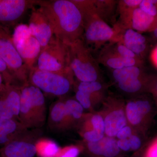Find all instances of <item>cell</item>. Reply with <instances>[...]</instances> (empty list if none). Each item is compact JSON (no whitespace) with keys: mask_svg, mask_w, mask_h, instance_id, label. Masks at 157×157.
I'll return each instance as SVG.
<instances>
[{"mask_svg":"<svg viewBox=\"0 0 157 157\" xmlns=\"http://www.w3.org/2000/svg\"><path fill=\"white\" fill-rule=\"evenodd\" d=\"M37 5L50 23L55 36L68 45L82 39L83 18L72 0L38 1Z\"/></svg>","mask_w":157,"mask_h":157,"instance_id":"obj_1","label":"cell"},{"mask_svg":"<svg viewBox=\"0 0 157 157\" xmlns=\"http://www.w3.org/2000/svg\"><path fill=\"white\" fill-rule=\"evenodd\" d=\"M95 1L82 6L79 9L83 18V39L88 47L99 48L107 42H120L124 31L116 25L111 27L96 13ZM82 38V39H83Z\"/></svg>","mask_w":157,"mask_h":157,"instance_id":"obj_2","label":"cell"},{"mask_svg":"<svg viewBox=\"0 0 157 157\" xmlns=\"http://www.w3.org/2000/svg\"><path fill=\"white\" fill-rule=\"evenodd\" d=\"M70 68L80 82L98 81L100 75L98 62L83 39L69 45Z\"/></svg>","mask_w":157,"mask_h":157,"instance_id":"obj_3","label":"cell"},{"mask_svg":"<svg viewBox=\"0 0 157 157\" xmlns=\"http://www.w3.org/2000/svg\"><path fill=\"white\" fill-rule=\"evenodd\" d=\"M37 62V68L41 71L73 76L70 67L69 45L55 36L41 51Z\"/></svg>","mask_w":157,"mask_h":157,"instance_id":"obj_4","label":"cell"},{"mask_svg":"<svg viewBox=\"0 0 157 157\" xmlns=\"http://www.w3.org/2000/svg\"><path fill=\"white\" fill-rule=\"evenodd\" d=\"M0 57L9 67L17 85L29 83V70L14 46L9 29L0 25Z\"/></svg>","mask_w":157,"mask_h":157,"instance_id":"obj_5","label":"cell"},{"mask_svg":"<svg viewBox=\"0 0 157 157\" xmlns=\"http://www.w3.org/2000/svg\"><path fill=\"white\" fill-rule=\"evenodd\" d=\"M73 76L41 71L34 67L29 71V82L47 94L62 96L69 92Z\"/></svg>","mask_w":157,"mask_h":157,"instance_id":"obj_6","label":"cell"},{"mask_svg":"<svg viewBox=\"0 0 157 157\" xmlns=\"http://www.w3.org/2000/svg\"><path fill=\"white\" fill-rule=\"evenodd\" d=\"M38 1L1 0L0 25L9 29L18 25L28 10L33 8Z\"/></svg>","mask_w":157,"mask_h":157,"instance_id":"obj_7","label":"cell"},{"mask_svg":"<svg viewBox=\"0 0 157 157\" xmlns=\"http://www.w3.org/2000/svg\"><path fill=\"white\" fill-rule=\"evenodd\" d=\"M39 134L28 131L0 149V157H34Z\"/></svg>","mask_w":157,"mask_h":157,"instance_id":"obj_8","label":"cell"},{"mask_svg":"<svg viewBox=\"0 0 157 157\" xmlns=\"http://www.w3.org/2000/svg\"><path fill=\"white\" fill-rule=\"evenodd\" d=\"M21 90L12 84H5L0 90V118L19 120Z\"/></svg>","mask_w":157,"mask_h":157,"instance_id":"obj_9","label":"cell"},{"mask_svg":"<svg viewBox=\"0 0 157 157\" xmlns=\"http://www.w3.org/2000/svg\"><path fill=\"white\" fill-rule=\"evenodd\" d=\"M28 26L31 35L39 41L42 50L48 45L55 36L50 23L39 9H33Z\"/></svg>","mask_w":157,"mask_h":157,"instance_id":"obj_10","label":"cell"},{"mask_svg":"<svg viewBox=\"0 0 157 157\" xmlns=\"http://www.w3.org/2000/svg\"><path fill=\"white\" fill-rule=\"evenodd\" d=\"M26 93L29 101L30 105L39 128L45 124L46 118V104L45 97L42 91L29 83L21 87Z\"/></svg>","mask_w":157,"mask_h":157,"instance_id":"obj_11","label":"cell"},{"mask_svg":"<svg viewBox=\"0 0 157 157\" xmlns=\"http://www.w3.org/2000/svg\"><path fill=\"white\" fill-rule=\"evenodd\" d=\"M23 61L29 70L35 67L42 47L35 37L30 36L25 39L14 43Z\"/></svg>","mask_w":157,"mask_h":157,"instance_id":"obj_12","label":"cell"},{"mask_svg":"<svg viewBox=\"0 0 157 157\" xmlns=\"http://www.w3.org/2000/svg\"><path fill=\"white\" fill-rule=\"evenodd\" d=\"M28 131V129L17 120L0 118V145L4 146Z\"/></svg>","mask_w":157,"mask_h":157,"instance_id":"obj_13","label":"cell"},{"mask_svg":"<svg viewBox=\"0 0 157 157\" xmlns=\"http://www.w3.org/2000/svg\"><path fill=\"white\" fill-rule=\"evenodd\" d=\"M140 57L145 54L147 46L145 37L132 29L125 30L120 42Z\"/></svg>","mask_w":157,"mask_h":157,"instance_id":"obj_14","label":"cell"},{"mask_svg":"<svg viewBox=\"0 0 157 157\" xmlns=\"http://www.w3.org/2000/svg\"><path fill=\"white\" fill-rule=\"evenodd\" d=\"M157 28V16H152L139 8L135 9L131 18L130 29L139 33L153 32Z\"/></svg>","mask_w":157,"mask_h":157,"instance_id":"obj_15","label":"cell"},{"mask_svg":"<svg viewBox=\"0 0 157 157\" xmlns=\"http://www.w3.org/2000/svg\"><path fill=\"white\" fill-rule=\"evenodd\" d=\"M105 134L107 137L116 136L121 129L127 125L125 112L122 109H117L109 112L104 118Z\"/></svg>","mask_w":157,"mask_h":157,"instance_id":"obj_16","label":"cell"},{"mask_svg":"<svg viewBox=\"0 0 157 157\" xmlns=\"http://www.w3.org/2000/svg\"><path fill=\"white\" fill-rule=\"evenodd\" d=\"M48 124L50 128L56 132L67 129L65 101L59 100L52 105L49 110Z\"/></svg>","mask_w":157,"mask_h":157,"instance_id":"obj_17","label":"cell"},{"mask_svg":"<svg viewBox=\"0 0 157 157\" xmlns=\"http://www.w3.org/2000/svg\"><path fill=\"white\" fill-rule=\"evenodd\" d=\"M39 157H57L61 148L56 141L47 138H39L36 143Z\"/></svg>","mask_w":157,"mask_h":157,"instance_id":"obj_18","label":"cell"},{"mask_svg":"<svg viewBox=\"0 0 157 157\" xmlns=\"http://www.w3.org/2000/svg\"><path fill=\"white\" fill-rule=\"evenodd\" d=\"M151 77L145 75L117 83L118 87L126 93H136L143 90H148Z\"/></svg>","mask_w":157,"mask_h":157,"instance_id":"obj_19","label":"cell"},{"mask_svg":"<svg viewBox=\"0 0 157 157\" xmlns=\"http://www.w3.org/2000/svg\"><path fill=\"white\" fill-rule=\"evenodd\" d=\"M66 111V128L73 126L76 121L82 117L84 108L80 104L73 99H69L65 101Z\"/></svg>","mask_w":157,"mask_h":157,"instance_id":"obj_20","label":"cell"},{"mask_svg":"<svg viewBox=\"0 0 157 157\" xmlns=\"http://www.w3.org/2000/svg\"><path fill=\"white\" fill-rule=\"evenodd\" d=\"M144 75L140 67H124L113 70V76L117 83L129 79L139 78Z\"/></svg>","mask_w":157,"mask_h":157,"instance_id":"obj_21","label":"cell"},{"mask_svg":"<svg viewBox=\"0 0 157 157\" xmlns=\"http://www.w3.org/2000/svg\"><path fill=\"white\" fill-rule=\"evenodd\" d=\"M100 61L102 64L113 70L124 67L122 58L117 53L114 48L104 52L100 57Z\"/></svg>","mask_w":157,"mask_h":157,"instance_id":"obj_22","label":"cell"},{"mask_svg":"<svg viewBox=\"0 0 157 157\" xmlns=\"http://www.w3.org/2000/svg\"><path fill=\"white\" fill-rule=\"evenodd\" d=\"M116 2L109 0L95 1V9L96 13L101 19L107 22V19L112 16Z\"/></svg>","mask_w":157,"mask_h":157,"instance_id":"obj_23","label":"cell"},{"mask_svg":"<svg viewBox=\"0 0 157 157\" xmlns=\"http://www.w3.org/2000/svg\"><path fill=\"white\" fill-rule=\"evenodd\" d=\"M125 114L127 121L134 126L139 125L147 121L137 109L135 101H131L127 104Z\"/></svg>","mask_w":157,"mask_h":157,"instance_id":"obj_24","label":"cell"},{"mask_svg":"<svg viewBox=\"0 0 157 157\" xmlns=\"http://www.w3.org/2000/svg\"><path fill=\"white\" fill-rule=\"evenodd\" d=\"M102 140V157H115L119 154L121 150L117 140L114 137L105 136Z\"/></svg>","mask_w":157,"mask_h":157,"instance_id":"obj_25","label":"cell"},{"mask_svg":"<svg viewBox=\"0 0 157 157\" xmlns=\"http://www.w3.org/2000/svg\"><path fill=\"white\" fill-rule=\"evenodd\" d=\"M102 85L98 81L80 82L77 90L87 93L91 95L95 96L102 89Z\"/></svg>","mask_w":157,"mask_h":157,"instance_id":"obj_26","label":"cell"},{"mask_svg":"<svg viewBox=\"0 0 157 157\" xmlns=\"http://www.w3.org/2000/svg\"><path fill=\"white\" fill-rule=\"evenodd\" d=\"M0 74L2 76L5 84L17 85L13 74L6 62L0 57Z\"/></svg>","mask_w":157,"mask_h":157,"instance_id":"obj_27","label":"cell"},{"mask_svg":"<svg viewBox=\"0 0 157 157\" xmlns=\"http://www.w3.org/2000/svg\"><path fill=\"white\" fill-rule=\"evenodd\" d=\"M139 8L148 15L157 16V0H142Z\"/></svg>","mask_w":157,"mask_h":157,"instance_id":"obj_28","label":"cell"},{"mask_svg":"<svg viewBox=\"0 0 157 157\" xmlns=\"http://www.w3.org/2000/svg\"><path fill=\"white\" fill-rule=\"evenodd\" d=\"M94 97L89 94L80 91L78 90H77L76 93V101H78L84 109H88L90 108Z\"/></svg>","mask_w":157,"mask_h":157,"instance_id":"obj_29","label":"cell"},{"mask_svg":"<svg viewBox=\"0 0 157 157\" xmlns=\"http://www.w3.org/2000/svg\"><path fill=\"white\" fill-rule=\"evenodd\" d=\"M82 137L87 142H97L105 137V134L93 129L85 131L82 134Z\"/></svg>","mask_w":157,"mask_h":157,"instance_id":"obj_30","label":"cell"},{"mask_svg":"<svg viewBox=\"0 0 157 157\" xmlns=\"http://www.w3.org/2000/svg\"><path fill=\"white\" fill-rule=\"evenodd\" d=\"M114 48L117 53L122 57L131 58L141 59V58L135 54L132 51L127 48L120 42L117 43L116 46Z\"/></svg>","mask_w":157,"mask_h":157,"instance_id":"obj_31","label":"cell"},{"mask_svg":"<svg viewBox=\"0 0 157 157\" xmlns=\"http://www.w3.org/2000/svg\"><path fill=\"white\" fill-rule=\"evenodd\" d=\"M90 123L93 130L105 134V122L104 118L99 114H95L92 117Z\"/></svg>","mask_w":157,"mask_h":157,"instance_id":"obj_32","label":"cell"},{"mask_svg":"<svg viewBox=\"0 0 157 157\" xmlns=\"http://www.w3.org/2000/svg\"><path fill=\"white\" fill-rule=\"evenodd\" d=\"M81 151L78 146L72 145L61 148L57 157H77Z\"/></svg>","mask_w":157,"mask_h":157,"instance_id":"obj_33","label":"cell"},{"mask_svg":"<svg viewBox=\"0 0 157 157\" xmlns=\"http://www.w3.org/2000/svg\"><path fill=\"white\" fill-rule=\"evenodd\" d=\"M128 139L131 150L136 151L141 146V140L140 137L136 135H132Z\"/></svg>","mask_w":157,"mask_h":157,"instance_id":"obj_34","label":"cell"},{"mask_svg":"<svg viewBox=\"0 0 157 157\" xmlns=\"http://www.w3.org/2000/svg\"><path fill=\"white\" fill-rule=\"evenodd\" d=\"M132 135V131L131 127L125 126L118 132L116 137L119 139H128Z\"/></svg>","mask_w":157,"mask_h":157,"instance_id":"obj_35","label":"cell"},{"mask_svg":"<svg viewBox=\"0 0 157 157\" xmlns=\"http://www.w3.org/2000/svg\"><path fill=\"white\" fill-rule=\"evenodd\" d=\"M145 157H157V139L154 140L148 147Z\"/></svg>","mask_w":157,"mask_h":157,"instance_id":"obj_36","label":"cell"},{"mask_svg":"<svg viewBox=\"0 0 157 157\" xmlns=\"http://www.w3.org/2000/svg\"><path fill=\"white\" fill-rule=\"evenodd\" d=\"M117 144L121 150L125 151L131 150L128 139H119L117 140Z\"/></svg>","mask_w":157,"mask_h":157,"instance_id":"obj_37","label":"cell"},{"mask_svg":"<svg viewBox=\"0 0 157 157\" xmlns=\"http://www.w3.org/2000/svg\"><path fill=\"white\" fill-rule=\"evenodd\" d=\"M148 91L152 93L157 103V78H151Z\"/></svg>","mask_w":157,"mask_h":157,"instance_id":"obj_38","label":"cell"},{"mask_svg":"<svg viewBox=\"0 0 157 157\" xmlns=\"http://www.w3.org/2000/svg\"><path fill=\"white\" fill-rule=\"evenodd\" d=\"M151 59L152 63L157 68V45L152 51L151 54Z\"/></svg>","mask_w":157,"mask_h":157,"instance_id":"obj_39","label":"cell"},{"mask_svg":"<svg viewBox=\"0 0 157 157\" xmlns=\"http://www.w3.org/2000/svg\"><path fill=\"white\" fill-rule=\"evenodd\" d=\"M5 82L2 75L0 74V90L3 88L5 85Z\"/></svg>","mask_w":157,"mask_h":157,"instance_id":"obj_40","label":"cell"},{"mask_svg":"<svg viewBox=\"0 0 157 157\" xmlns=\"http://www.w3.org/2000/svg\"><path fill=\"white\" fill-rule=\"evenodd\" d=\"M152 32L153 33L154 36L157 39V28L155 29Z\"/></svg>","mask_w":157,"mask_h":157,"instance_id":"obj_41","label":"cell"},{"mask_svg":"<svg viewBox=\"0 0 157 157\" xmlns=\"http://www.w3.org/2000/svg\"><path fill=\"white\" fill-rule=\"evenodd\" d=\"M1 0H0V2H1Z\"/></svg>","mask_w":157,"mask_h":157,"instance_id":"obj_42","label":"cell"}]
</instances>
